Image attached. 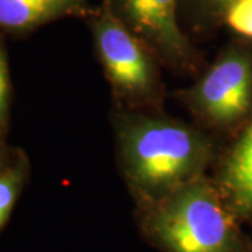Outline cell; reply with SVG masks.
Instances as JSON below:
<instances>
[{
	"label": "cell",
	"instance_id": "obj_1",
	"mask_svg": "<svg viewBox=\"0 0 252 252\" xmlns=\"http://www.w3.org/2000/svg\"><path fill=\"white\" fill-rule=\"evenodd\" d=\"M118 165L136 206L171 195L213 167L215 137L162 111L114 107Z\"/></svg>",
	"mask_w": 252,
	"mask_h": 252
},
{
	"label": "cell",
	"instance_id": "obj_3",
	"mask_svg": "<svg viewBox=\"0 0 252 252\" xmlns=\"http://www.w3.org/2000/svg\"><path fill=\"white\" fill-rule=\"evenodd\" d=\"M175 98L212 137L231 139L252 115V41L233 36Z\"/></svg>",
	"mask_w": 252,
	"mask_h": 252
},
{
	"label": "cell",
	"instance_id": "obj_13",
	"mask_svg": "<svg viewBox=\"0 0 252 252\" xmlns=\"http://www.w3.org/2000/svg\"><path fill=\"white\" fill-rule=\"evenodd\" d=\"M248 252H252V244H251V247H250V251Z\"/></svg>",
	"mask_w": 252,
	"mask_h": 252
},
{
	"label": "cell",
	"instance_id": "obj_8",
	"mask_svg": "<svg viewBox=\"0 0 252 252\" xmlns=\"http://www.w3.org/2000/svg\"><path fill=\"white\" fill-rule=\"evenodd\" d=\"M235 0H180V17L188 35H213L224 27L227 10ZM192 38V36H190Z\"/></svg>",
	"mask_w": 252,
	"mask_h": 252
},
{
	"label": "cell",
	"instance_id": "obj_2",
	"mask_svg": "<svg viewBox=\"0 0 252 252\" xmlns=\"http://www.w3.org/2000/svg\"><path fill=\"white\" fill-rule=\"evenodd\" d=\"M140 234L160 252H248L241 220L212 175H202L171 195L136 206Z\"/></svg>",
	"mask_w": 252,
	"mask_h": 252
},
{
	"label": "cell",
	"instance_id": "obj_12",
	"mask_svg": "<svg viewBox=\"0 0 252 252\" xmlns=\"http://www.w3.org/2000/svg\"><path fill=\"white\" fill-rule=\"evenodd\" d=\"M14 152L13 147H10L9 144L6 143L4 140V135L0 133V167L4 165L6 162L9 161V158L11 157V154Z\"/></svg>",
	"mask_w": 252,
	"mask_h": 252
},
{
	"label": "cell",
	"instance_id": "obj_5",
	"mask_svg": "<svg viewBox=\"0 0 252 252\" xmlns=\"http://www.w3.org/2000/svg\"><path fill=\"white\" fill-rule=\"evenodd\" d=\"M118 20L162 67L184 77H196L206 66L205 56L182 27L180 0H107Z\"/></svg>",
	"mask_w": 252,
	"mask_h": 252
},
{
	"label": "cell",
	"instance_id": "obj_4",
	"mask_svg": "<svg viewBox=\"0 0 252 252\" xmlns=\"http://www.w3.org/2000/svg\"><path fill=\"white\" fill-rule=\"evenodd\" d=\"M94 52L108 81L115 107L162 111L165 86L161 64L149 48L118 20L107 0L84 20Z\"/></svg>",
	"mask_w": 252,
	"mask_h": 252
},
{
	"label": "cell",
	"instance_id": "obj_11",
	"mask_svg": "<svg viewBox=\"0 0 252 252\" xmlns=\"http://www.w3.org/2000/svg\"><path fill=\"white\" fill-rule=\"evenodd\" d=\"M224 27L235 38L252 41V0H235L225 13Z\"/></svg>",
	"mask_w": 252,
	"mask_h": 252
},
{
	"label": "cell",
	"instance_id": "obj_6",
	"mask_svg": "<svg viewBox=\"0 0 252 252\" xmlns=\"http://www.w3.org/2000/svg\"><path fill=\"white\" fill-rule=\"evenodd\" d=\"M212 178L243 223H252V115L217 153Z\"/></svg>",
	"mask_w": 252,
	"mask_h": 252
},
{
	"label": "cell",
	"instance_id": "obj_9",
	"mask_svg": "<svg viewBox=\"0 0 252 252\" xmlns=\"http://www.w3.org/2000/svg\"><path fill=\"white\" fill-rule=\"evenodd\" d=\"M31 165L21 149H14L9 161L0 167V230L7 224L21 192L30 180Z\"/></svg>",
	"mask_w": 252,
	"mask_h": 252
},
{
	"label": "cell",
	"instance_id": "obj_10",
	"mask_svg": "<svg viewBox=\"0 0 252 252\" xmlns=\"http://www.w3.org/2000/svg\"><path fill=\"white\" fill-rule=\"evenodd\" d=\"M13 89L10 80L9 58L6 49L4 35L0 34V133L7 135L10 129Z\"/></svg>",
	"mask_w": 252,
	"mask_h": 252
},
{
	"label": "cell",
	"instance_id": "obj_7",
	"mask_svg": "<svg viewBox=\"0 0 252 252\" xmlns=\"http://www.w3.org/2000/svg\"><path fill=\"white\" fill-rule=\"evenodd\" d=\"M95 7L90 0H0V34L21 38L62 18L84 21Z\"/></svg>",
	"mask_w": 252,
	"mask_h": 252
}]
</instances>
